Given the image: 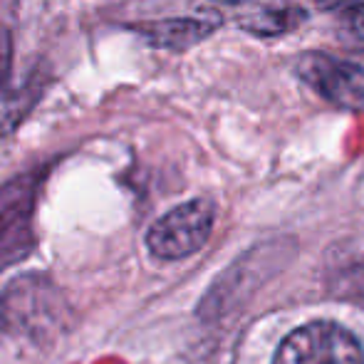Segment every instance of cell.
<instances>
[{
  "label": "cell",
  "instance_id": "obj_7",
  "mask_svg": "<svg viewBox=\"0 0 364 364\" xmlns=\"http://www.w3.org/2000/svg\"><path fill=\"white\" fill-rule=\"evenodd\" d=\"M297 20H302L300 10H263L258 15H250V18L243 20V28L250 30L255 35H263V38H270V35H280L288 33L290 28H295Z\"/></svg>",
  "mask_w": 364,
  "mask_h": 364
},
{
  "label": "cell",
  "instance_id": "obj_3",
  "mask_svg": "<svg viewBox=\"0 0 364 364\" xmlns=\"http://www.w3.org/2000/svg\"><path fill=\"white\" fill-rule=\"evenodd\" d=\"M297 75L330 105L364 112V70L357 65L325 53H305L297 60Z\"/></svg>",
  "mask_w": 364,
  "mask_h": 364
},
{
  "label": "cell",
  "instance_id": "obj_6",
  "mask_svg": "<svg viewBox=\"0 0 364 364\" xmlns=\"http://www.w3.org/2000/svg\"><path fill=\"white\" fill-rule=\"evenodd\" d=\"M10 63H13V45L5 28H0V136L10 134L25 117L23 90H10Z\"/></svg>",
  "mask_w": 364,
  "mask_h": 364
},
{
  "label": "cell",
  "instance_id": "obj_4",
  "mask_svg": "<svg viewBox=\"0 0 364 364\" xmlns=\"http://www.w3.org/2000/svg\"><path fill=\"white\" fill-rule=\"evenodd\" d=\"M35 181L20 176L0 188V265H8L28 253L33 230Z\"/></svg>",
  "mask_w": 364,
  "mask_h": 364
},
{
  "label": "cell",
  "instance_id": "obj_5",
  "mask_svg": "<svg viewBox=\"0 0 364 364\" xmlns=\"http://www.w3.org/2000/svg\"><path fill=\"white\" fill-rule=\"evenodd\" d=\"M213 30H216V25L208 23V20H164V23H154L141 28V33L156 48L181 50L188 48V45L201 43Z\"/></svg>",
  "mask_w": 364,
  "mask_h": 364
},
{
  "label": "cell",
  "instance_id": "obj_9",
  "mask_svg": "<svg viewBox=\"0 0 364 364\" xmlns=\"http://www.w3.org/2000/svg\"><path fill=\"white\" fill-rule=\"evenodd\" d=\"M216 3H223V5H240V3H248V0H216Z\"/></svg>",
  "mask_w": 364,
  "mask_h": 364
},
{
  "label": "cell",
  "instance_id": "obj_2",
  "mask_svg": "<svg viewBox=\"0 0 364 364\" xmlns=\"http://www.w3.org/2000/svg\"><path fill=\"white\" fill-rule=\"evenodd\" d=\"M213 206L203 198L188 201L168 211L149 228L146 245L161 260H181L203 248L213 228Z\"/></svg>",
  "mask_w": 364,
  "mask_h": 364
},
{
  "label": "cell",
  "instance_id": "obj_1",
  "mask_svg": "<svg viewBox=\"0 0 364 364\" xmlns=\"http://www.w3.org/2000/svg\"><path fill=\"white\" fill-rule=\"evenodd\" d=\"M273 364H364V350L350 330L320 320L290 332Z\"/></svg>",
  "mask_w": 364,
  "mask_h": 364
},
{
  "label": "cell",
  "instance_id": "obj_8",
  "mask_svg": "<svg viewBox=\"0 0 364 364\" xmlns=\"http://www.w3.org/2000/svg\"><path fill=\"white\" fill-rule=\"evenodd\" d=\"M337 40L350 53H364V5H352L337 18Z\"/></svg>",
  "mask_w": 364,
  "mask_h": 364
}]
</instances>
